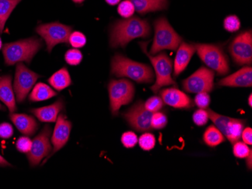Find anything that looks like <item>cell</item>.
I'll list each match as a JSON object with an SVG mask.
<instances>
[{"label":"cell","mask_w":252,"mask_h":189,"mask_svg":"<svg viewBox=\"0 0 252 189\" xmlns=\"http://www.w3.org/2000/svg\"><path fill=\"white\" fill-rule=\"evenodd\" d=\"M151 32V26L147 20L136 16L119 20L110 27V47L125 48L133 39L149 37Z\"/></svg>","instance_id":"obj_1"},{"label":"cell","mask_w":252,"mask_h":189,"mask_svg":"<svg viewBox=\"0 0 252 189\" xmlns=\"http://www.w3.org/2000/svg\"><path fill=\"white\" fill-rule=\"evenodd\" d=\"M110 73L117 77H127L137 83H151L154 73L148 65L138 63L117 54L111 60Z\"/></svg>","instance_id":"obj_2"},{"label":"cell","mask_w":252,"mask_h":189,"mask_svg":"<svg viewBox=\"0 0 252 189\" xmlns=\"http://www.w3.org/2000/svg\"><path fill=\"white\" fill-rule=\"evenodd\" d=\"M42 47V40L35 37L5 44L2 47V54L5 64L12 66L22 62L31 63L34 56Z\"/></svg>","instance_id":"obj_3"},{"label":"cell","mask_w":252,"mask_h":189,"mask_svg":"<svg viewBox=\"0 0 252 189\" xmlns=\"http://www.w3.org/2000/svg\"><path fill=\"white\" fill-rule=\"evenodd\" d=\"M154 42L151 54L156 55L163 50L175 51L182 42V38L177 33L165 18H159L154 22Z\"/></svg>","instance_id":"obj_4"},{"label":"cell","mask_w":252,"mask_h":189,"mask_svg":"<svg viewBox=\"0 0 252 189\" xmlns=\"http://www.w3.org/2000/svg\"><path fill=\"white\" fill-rule=\"evenodd\" d=\"M148 42H139L143 52L147 55L151 60V63L155 70L156 80L155 84L151 87L153 92L157 93L162 87L168 85H174L177 87V83L171 77L172 73V61L168 57L166 53H160L157 55H151L147 52V48Z\"/></svg>","instance_id":"obj_5"},{"label":"cell","mask_w":252,"mask_h":189,"mask_svg":"<svg viewBox=\"0 0 252 189\" xmlns=\"http://www.w3.org/2000/svg\"><path fill=\"white\" fill-rule=\"evenodd\" d=\"M194 46L199 58L219 76L230 72L229 60L220 46L211 44H196Z\"/></svg>","instance_id":"obj_6"},{"label":"cell","mask_w":252,"mask_h":189,"mask_svg":"<svg viewBox=\"0 0 252 189\" xmlns=\"http://www.w3.org/2000/svg\"><path fill=\"white\" fill-rule=\"evenodd\" d=\"M135 92L134 84L127 80H113L108 84L110 111L114 116L123 106L130 104Z\"/></svg>","instance_id":"obj_7"},{"label":"cell","mask_w":252,"mask_h":189,"mask_svg":"<svg viewBox=\"0 0 252 189\" xmlns=\"http://www.w3.org/2000/svg\"><path fill=\"white\" fill-rule=\"evenodd\" d=\"M36 31L45 41L47 52L51 53L57 45L68 43L73 27L59 22H52L39 25L36 27Z\"/></svg>","instance_id":"obj_8"},{"label":"cell","mask_w":252,"mask_h":189,"mask_svg":"<svg viewBox=\"0 0 252 189\" xmlns=\"http://www.w3.org/2000/svg\"><path fill=\"white\" fill-rule=\"evenodd\" d=\"M207 112L209 118L213 121L215 126L231 143L233 144L240 139L242 132L246 125L245 120L232 118L220 115L209 108H208Z\"/></svg>","instance_id":"obj_9"},{"label":"cell","mask_w":252,"mask_h":189,"mask_svg":"<svg viewBox=\"0 0 252 189\" xmlns=\"http://www.w3.org/2000/svg\"><path fill=\"white\" fill-rule=\"evenodd\" d=\"M39 78V75L28 69L24 63H18L15 70L13 88L17 101L19 104L25 101Z\"/></svg>","instance_id":"obj_10"},{"label":"cell","mask_w":252,"mask_h":189,"mask_svg":"<svg viewBox=\"0 0 252 189\" xmlns=\"http://www.w3.org/2000/svg\"><path fill=\"white\" fill-rule=\"evenodd\" d=\"M51 135L50 126L45 125L39 135L32 139L31 151L27 154L31 166H37L42 160L50 155L52 149Z\"/></svg>","instance_id":"obj_11"},{"label":"cell","mask_w":252,"mask_h":189,"mask_svg":"<svg viewBox=\"0 0 252 189\" xmlns=\"http://www.w3.org/2000/svg\"><path fill=\"white\" fill-rule=\"evenodd\" d=\"M215 73L202 66L182 81L183 88L188 93L211 92L213 91Z\"/></svg>","instance_id":"obj_12"},{"label":"cell","mask_w":252,"mask_h":189,"mask_svg":"<svg viewBox=\"0 0 252 189\" xmlns=\"http://www.w3.org/2000/svg\"><path fill=\"white\" fill-rule=\"evenodd\" d=\"M229 52L232 58L237 64H252V31L246 30L236 36L229 46Z\"/></svg>","instance_id":"obj_13"},{"label":"cell","mask_w":252,"mask_h":189,"mask_svg":"<svg viewBox=\"0 0 252 189\" xmlns=\"http://www.w3.org/2000/svg\"><path fill=\"white\" fill-rule=\"evenodd\" d=\"M144 104L143 101H137L123 114V116L128 121L130 126L138 132H145L152 130L151 118L154 113L146 109Z\"/></svg>","instance_id":"obj_14"},{"label":"cell","mask_w":252,"mask_h":189,"mask_svg":"<svg viewBox=\"0 0 252 189\" xmlns=\"http://www.w3.org/2000/svg\"><path fill=\"white\" fill-rule=\"evenodd\" d=\"M55 122H56V125H55L52 137H51L53 151H52V154L49 155V158L56 153L58 151L62 149L67 143L68 140L70 139V132L72 130L71 122L66 119V117L63 114L59 115ZM49 158H47L45 162L49 159Z\"/></svg>","instance_id":"obj_15"},{"label":"cell","mask_w":252,"mask_h":189,"mask_svg":"<svg viewBox=\"0 0 252 189\" xmlns=\"http://www.w3.org/2000/svg\"><path fill=\"white\" fill-rule=\"evenodd\" d=\"M160 96L164 104L181 109H190L193 107V102L190 97L177 87H171L162 90Z\"/></svg>","instance_id":"obj_16"},{"label":"cell","mask_w":252,"mask_h":189,"mask_svg":"<svg viewBox=\"0 0 252 189\" xmlns=\"http://www.w3.org/2000/svg\"><path fill=\"white\" fill-rule=\"evenodd\" d=\"M220 86L233 87H248L252 85V69L251 66H245L233 74L223 78L219 82Z\"/></svg>","instance_id":"obj_17"},{"label":"cell","mask_w":252,"mask_h":189,"mask_svg":"<svg viewBox=\"0 0 252 189\" xmlns=\"http://www.w3.org/2000/svg\"><path fill=\"white\" fill-rule=\"evenodd\" d=\"M176 57L174 63V76H178L185 71L196 52V48L192 44L181 42L178 48Z\"/></svg>","instance_id":"obj_18"},{"label":"cell","mask_w":252,"mask_h":189,"mask_svg":"<svg viewBox=\"0 0 252 189\" xmlns=\"http://www.w3.org/2000/svg\"><path fill=\"white\" fill-rule=\"evenodd\" d=\"M63 108H64V103L62 99H59L52 105L32 108L31 112L39 119V121L45 123H52L56 121L59 113L62 112Z\"/></svg>","instance_id":"obj_19"},{"label":"cell","mask_w":252,"mask_h":189,"mask_svg":"<svg viewBox=\"0 0 252 189\" xmlns=\"http://www.w3.org/2000/svg\"><path fill=\"white\" fill-rule=\"evenodd\" d=\"M9 118L17 129L25 136H32L39 128V124L35 118L27 114L12 112L10 113Z\"/></svg>","instance_id":"obj_20"},{"label":"cell","mask_w":252,"mask_h":189,"mask_svg":"<svg viewBox=\"0 0 252 189\" xmlns=\"http://www.w3.org/2000/svg\"><path fill=\"white\" fill-rule=\"evenodd\" d=\"M0 101L6 106L10 113L16 111V97L11 84V76L8 75L0 77Z\"/></svg>","instance_id":"obj_21"},{"label":"cell","mask_w":252,"mask_h":189,"mask_svg":"<svg viewBox=\"0 0 252 189\" xmlns=\"http://www.w3.org/2000/svg\"><path fill=\"white\" fill-rule=\"evenodd\" d=\"M134 5L136 12L140 15H146L150 12L166 9L168 0H130Z\"/></svg>","instance_id":"obj_22"},{"label":"cell","mask_w":252,"mask_h":189,"mask_svg":"<svg viewBox=\"0 0 252 189\" xmlns=\"http://www.w3.org/2000/svg\"><path fill=\"white\" fill-rule=\"evenodd\" d=\"M48 82L55 91H62L71 85L72 80L67 69L63 66L49 78Z\"/></svg>","instance_id":"obj_23"},{"label":"cell","mask_w":252,"mask_h":189,"mask_svg":"<svg viewBox=\"0 0 252 189\" xmlns=\"http://www.w3.org/2000/svg\"><path fill=\"white\" fill-rule=\"evenodd\" d=\"M56 95L57 92L50 86L45 83L39 82L32 87L29 95V101L31 102H41L48 101Z\"/></svg>","instance_id":"obj_24"},{"label":"cell","mask_w":252,"mask_h":189,"mask_svg":"<svg viewBox=\"0 0 252 189\" xmlns=\"http://www.w3.org/2000/svg\"><path fill=\"white\" fill-rule=\"evenodd\" d=\"M21 0H0V32L2 33L11 14Z\"/></svg>","instance_id":"obj_25"},{"label":"cell","mask_w":252,"mask_h":189,"mask_svg":"<svg viewBox=\"0 0 252 189\" xmlns=\"http://www.w3.org/2000/svg\"><path fill=\"white\" fill-rule=\"evenodd\" d=\"M203 141L209 147H216L224 142L225 137L215 125H211L204 133Z\"/></svg>","instance_id":"obj_26"},{"label":"cell","mask_w":252,"mask_h":189,"mask_svg":"<svg viewBox=\"0 0 252 189\" xmlns=\"http://www.w3.org/2000/svg\"><path fill=\"white\" fill-rule=\"evenodd\" d=\"M83 59V53L77 49H69L65 53L64 60L70 66H78Z\"/></svg>","instance_id":"obj_27"},{"label":"cell","mask_w":252,"mask_h":189,"mask_svg":"<svg viewBox=\"0 0 252 189\" xmlns=\"http://www.w3.org/2000/svg\"><path fill=\"white\" fill-rule=\"evenodd\" d=\"M86 42H87L86 36L83 34V32L74 31V32H72L71 34L70 35L68 43L70 44L73 49H79L84 47L86 46Z\"/></svg>","instance_id":"obj_28"},{"label":"cell","mask_w":252,"mask_h":189,"mask_svg":"<svg viewBox=\"0 0 252 189\" xmlns=\"http://www.w3.org/2000/svg\"><path fill=\"white\" fill-rule=\"evenodd\" d=\"M144 108L148 110L149 112H158L159 110L162 109L164 106V102L161 97L158 96H154L146 101L144 104Z\"/></svg>","instance_id":"obj_29"},{"label":"cell","mask_w":252,"mask_h":189,"mask_svg":"<svg viewBox=\"0 0 252 189\" xmlns=\"http://www.w3.org/2000/svg\"><path fill=\"white\" fill-rule=\"evenodd\" d=\"M117 12L123 18H129L134 15L135 8L130 0H124L119 4Z\"/></svg>","instance_id":"obj_30"},{"label":"cell","mask_w":252,"mask_h":189,"mask_svg":"<svg viewBox=\"0 0 252 189\" xmlns=\"http://www.w3.org/2000/svg\"><path fill=\"white\" fill-rule=\"evenodd\" d=\"M140 147L144 151H151L155 147L156 138L154 135L146 133L138 139Z\"/></svg>","instance_id":"obj_31"},{"label":"cell","mask_w":252,"mask_h":189,"mask_svg":"<svg viewBox=\"0 0 252 189\" xmlns=\"http://www.w3.org/2000/svg\"><path fill=\"white\" fill-rule=\"evenodd\" d=\"M168 123V118L165 114L157 112L153 114L151 118V128L154 130H161L165 128Z\"/></svg>","instance_id":"obj_32"},{"label":"cell","mask_w":252,"mask_h":189,"mask_svg":"<svg viewBox=\"0 0 252 189\" xmlns=\"http://www.w3.org/2000/svg\"><path fill=\"white\" fill-rule=\"evenodd\" d=\"M252 149L249 147V145L244 142H237L233 143V152L235 157L238 159H246L250 153Z\"/></svg>","instance_id":"obj_33"},{"label":"cell","mask_w":252,"mask_h":189,"mask_svg":"<svg viewBox=\"0 0 252 189\" xmlns=\"http://www.w3.org/2000/svg\"><path fill=\"white\" fill-rule=\"evenodd\" d=\"M241 27L240 20L236 15H229L223 21V27L226 31L234 32L239 30Z\"/></svg>","instance_id":"obj_34"},{"label":"cell","mask_w":252,"mask_h":189,"mask_svg":"<svg viewBox=\"0 0 252 189\" xmlns=\"http://www.w3.org/2000/svg\"><path fill=\"white\" fill-rule=\"evenodd\" d=\"M121 142L124 147L131 149L137 145L138 142V138L132 131H127L122 135Z\"/></svg>","instance_id":"obj_35"},{"label":"cell","mask_w":252,"mask_h":189,"mask_svg":"<svg viewBox=\"0 0 252 189\" xmlns=\"http://www.w3.org/2000/svg\"><path fill=\"white\" fill-rule=\"evenodd\" d=\"M209 119L207 110L202 109V108L196 110L192 115V121L197 126H204L206 125Z\"/></svg>","instance_id":"obj_36"},{"label":"cell","mask_w":252,"mask_h":189,"mask_svg":"<svg viewBox=\"0 0 252 189\" xmlns=\"http://www.w3.org/2000/svg\"><path fill=\"white\" fill-rule=\"evenodd\" d=\"M32 139L28 136H21L16 142V149L21 153L28 154L31 151L32 146Z\"/></svg>","instance_id":"obj_37"},{"label":"cell","mask_w":252,"mask_h":189,"mask_svg":"<svg viewBox=\"0 0 252 189\" xmlns=\"http://www.w3.org/2000/svg\"><path fill=\"white\" fill-rule=\"evenodd\" d=\"M194 103L198 108L205 109L209 107V104H210V96L207 92L198 93L194 99Z\"/></svg>","instance_id":"obj_38"},{"label":"cell","mask_w":252,"mask_h":189,"mask_svg":"<svg viewBox=\"0 0 252 189\" xmlns=\"http://www.w3.org/2000/svg\"><path fill=\"white\" fill-rule=\"evenodd\" d=\"M14 128L9 123L0 124V138L2 139H9L13 136Z\"/></svg>","instance_id":"obj_39"},{"label":"cell","mask_w":252,"mask_h":189,"mask_svg":"<svg viewBox=\"0 0 252 189\" xmlns=\"http://www.w3.org/2000/svg\"><path fill=\"white\" fill-rule=\"evenodd\" d=\"M241 137L243 138V142L249 146H252V129L249 127L243 129L242 132Z\"/></svg>","instance_id":"obj_40"},{"label":"cell","mask_w":252,"mask_h":189,"mask_svg":"<svg viewBox=\"0 0 252 189\" xmlns=\"http://www.w3.org/2000/svg\"><path fill=\"white\" fill-rule=\"evenodd\" d=\"M251 151L249 155H248L246 159V165H247V167L249 168V170H252V152Z\"/></svg>","instance_id":"obj_41"},{"label":"cell","mask_w":252,"mask_h":189,"mask_svg":"<svg viewBox=\"0 0 252 189\" xmlns=\"http://www.w3.org/2000/svg\"><path fill=\"white\" fill-rule=\"evenodd\" d=\"M0 166H11V163L7 162L1 155H0Z\"/></svg>","instance_id":"obj_42"},{"label":"cell","mask_w":252,"mask_h":189,"mask_svg":"<svg viewBox=\"0 0 252 189\" xmlns=\"http://www.w3.org/2000/svg\"><path fill=\"white\" fill-rule=\"evenodd\" d=\"M120 1H121V0H105V2H107L108 5H112V6L120 3Z\"/></svg>","instance_id":"obj_43"},{"label":"cell","mask_w":252,"mask_h":189,"mask_svg":"<svg viewBox=\"0 0 252 189\" xmlns=\"http://www.w3.org/2000/svg\"><path fill=\"white\" fill-rule=\"evenodd\" d=\"M249 107H252V94H250V95H249Z\"/></svg>","instance_id":"obj_44"},{"label":"cell","mask_w":252,"mask_h":189,"mask_svg":"<svg viewBox=\"0 0 252 189\" xmlns=\"http://www.w3.org/2000/svg\"><path fill=\"white\" fill-rule=\"evenodd\" d=\"M72 1H73V2H75V3L80 4L83 3L85 0H72Z\"/></svg>","instance_id":"obj_45"},{"label":"cell","mask_w":252,"mask_h":189,"mask_svg":"<svg viewBox=\"0 0 252 189\" xmlns=\"http://www.w3.org/2000/svg\"><path fill=\"white\" fill-rule=\"evenodd\" d=\"M2 39H1V38H0V50L2 49Z\"/></svg>","instance_id":"obj_46"},{"label":"cell","mask_w":252,"mask_h":189,"mask_svg":"<svg viewBox=\"0 0 252 189\" xmlns=\"http://www.w3.org/2000/svg\"><path fill=\"white\" fill-rule=\"evenodd\" d=\"M0 108H2V106H1V104H0Z\"/></svg>","instance_id":"obj_47"}]
</instances>
